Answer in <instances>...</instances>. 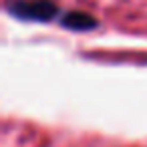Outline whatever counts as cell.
<instances>
[{"instance_id": "1", "label": "cell", "mask_w": 147, "mask_h": 147, "mask_svg": "<svg viewBox=\"0 0 147 147\" xmlns=\"http://www.w3.org/2000/svg\"><path fill=\"white\" fill-rule=\"evenodd\" d=\"M6 12L24 22H51L59 16L55 0H8Z\"/></svg>"}, {"instance_id": "2", "label": "cell", "mask_w": 147, "mask_h": 147, "mask_svg": "<svg viewBox=\"0 0 147 147\" xmlns=\"http://www.w3.org/2000/svg\"><path fill=\"white\" fill-rule=\"evenodd\" d=\"M61 26L69 28V30H75V32H87V30H93L99 26L97 18L87 14V12H81V10H71V12H65L61 16Z\"/></svg>"}]
</instances>
